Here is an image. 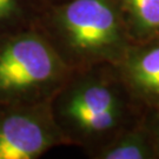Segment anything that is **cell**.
<instances>
[{
  "mask_svg": "<svg viewBox=\"0 0 159 159\" xmlns=\"http://www.w3.org/2000/svg\"><path fill=\"white\" fill-rule=\"evenodd\" d=\"M50 105L67 145L80 148L86 156L146 113L132 98L114 65L72 71Z\"/></svg>",
  "mask_w": 159,
  "mask_h": 159,
  "instance_id": "1",
  "label": "cell"
},
{
  "mask_svg": "<svg viewBox=\"0 0 159 159\" xmlns=\"http://www.w3.org/2000/svg\"><path fill=\"white\" fill-rule=\"evenodd\" d=\"M35 25L72 71L116 65L133 43L116 0L45 4Z\"/></svg>",
  "mask_w": 159,
  "mask_h": 159,
  "instance_id": "2",
  "label": "cell"
},
{
  "mask_svg": "<svg viewBox=\"0 0 159 159\" xmlns=\"http://www.w3.org/2000/svg\"><path fill=\"white\" fill-rule=\"evenodd\" d=\"M71 73L35 24L0 34V106L50 102Z\"/></svg>",
  "mask_w": 159,
  "mask_h": 159,
  "instance_id": "3",
  "label": "cell"
},
{
  "mask_svg": "<svg viewBox=\"0 0 159 159\" xmlns=\"http://www.w3.org/2000/svg\"><path fill=\"white\" fill-rule=\"evenodd\" d=\"M50 102L0 106V159H37L67 145Z\"/></svg>",
  "mask_w": 159,
  "mask_h": 159,
  "instance_id": "4",
  "label": "cell"
},
{
  "mask_svg": "<svg viewBox=\"0 0 159 159\" xmlns=\"http://www.w3.org/2000/svg\"><path fill=\"white\" fill-rule=\"evenodd\" d=\"M114 67L145 112L159 111V37L132 43Z\"/></svg>",
  "mask_w": 159,
  "mask_h": 159,
  "instance_id": "5",
  "label": "cell"
},
{
  "mask_svg": "<svg viewBox=\"0 0 159 159\" xmlns=\"http://www.w3.org/2000/svg\"><path fill=\"white\" fill-rule=\"evenodd\" d=\"M91 159H157L146 113L137 124L123 131L102 148L87 156Z\"/></svg>",
  "mask_w": 159,
  "mask_h": 159,
  "instance_id": "6",
  "label": "cell"
},
{
  "mask_svg": "<svg viewBox=\"0 0 159 159\" xmlns=\"http://www.w3.org/2000/svg\"><path fill=\"white\" fill-rule=\"evenodd\" d=\"M133 43L159 37V0H116Z\"/></svg>",
  "mask_w": 159,
  "mask_h": 159,
  "instance_id": "7",
  "label": "cell"
},
{
  "mask_svg": "<svg viewBox=\"0 0 159 159\" xmlns=\"http://www.w3.org/2000/svg\"><path fill=\"white\" fill-rule=\"evenodd\" d=\"M44 6V0H0V34L34 25Z\"/></svg>",
  "mask_w": 159,
  "mask_h": 159,
  "instance_id": "8",
  "label": "cell"
},
{
  "mask_svg": "<svg viewBox=\"0 0 159 159\" xmlns=\"http://www.w3.org/2000/svg\"><path fill=\"white\" fill-rule=\"evenodd\" d=\"M146 123L153 140L157 159H159V111L146 112Z\"/></svg>",
  "mask_w": 159,
  "mask_h": 159,
  "instance_id": "9",
  "label": "cell"
},
{
  "mask_svg": "<svg viewBox=\"0 0 159 159\" xmlns=\"http://www.w3.org/2000/svg\"><path fill=\"white\" fill-rule=\"evenodd\" d=\"M61 1H65V0H44L45 4H58V2H61Z\"/></svg>",
  "mask_w": 159,
  "mask_h": 159,
  "instance_id": "10",
  "label": "cell"
}]
</instances>
